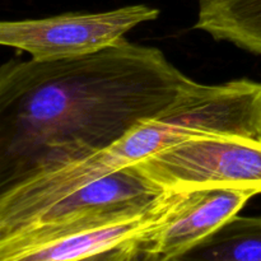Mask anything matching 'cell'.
Returning a JSON list of instances; mask_svg holds the SVG:
<instances>
[{"instance_id":"obj_1","label":"cell","mask_w":261,"mask_h":261,"mask_svg":"<svg viewBox=\"0 0 261 261\" xmlns=\"http://www.w3.org/2000/svg\"><path fill=\"white\" fill-rule=\"evenodd\" d=\"M195 81L157 47L121 40L99 53L0 68V193L110 147Z\"/></svg>"},{"instance_id":"obj_2","label":"cell","mask_w":261,"mask_h":261,"mask_svg":"<svg viewBox=\"0 0 261 261\" xmlns=\"http://www.w3.org/2000/svg\"><path fill=\"white\" fill-rule=\"evenodd\" d=\"M203 135L261 139L260 82H194L165 111L138 122L110 147L2 191L0 239L14 233L41 211L87 184Z\"/></svg>"},{"instance_id":"obj_3","label":"cell","mask_w":261,"mask_h":261,"mask_svg":"<svg viewBox=\"0 0 261 261\" xmlns=\"http://www.w3.org/2000/svg\"><path fill=\"white\" fill-rule=\"evenodd\" d=\"M161 193L239 189L261 194V139L203 135L133 165Z\"/></svg>"},{"instance_id":"obj_4","label":"cell","mask_w":261,"mask_h":261,"mask_svg":"<svg viewBox=\"0 0 261 261\" xmlns=\"http://www.w3.org/2000/svg\"><path fill=\"white\" fill-rule=\"evenodd\" d=\"M158 15L157 8L135 4L107 12L4 20L0 23V43L37 61L81 58L116 45L127 32Z\"/></svg>"},{"instance_id":"obj_5","label":"cell","mask_w":261,"mask_h":261,"mask_svg":"<svg viewBox=\"0 0 261 261\" xmlns=\"http://www.w3.org/2000/svg\"><path fill=\"white\" fill-rule=\"evenodd\" d=\"M184 193H163L144 211L51 239L0 247V261H76L145 240L168 219Z\"/></svg>"},{"instance_id":"obj_6","label":"cell","mask_w":261,"mask_h":261,"mask_svg":"<svg viewBox=\"0 0 261 261\" xmlns=\"http://www.w3.org/2000/svg\"><path fill=\"white\" fill-rule=\"evenodd\" d=\"M254 196H256L254 191L239 189L184 193L167 221L144 242L161 259L171 261L239 216Z\"/></svg>"},{"instance_id":"obj_7","label":"cell","mask_w":261,"mask_h":261,"mask_svg":"<svg viewBox=\"0 0 261 261\" xmlns=\"http://www.w3.org/2000/svg\"><path fill=\"white\" fill-rule=\"evenodd\" d=\"M195 28L261 56V0H200Z\"/></svg>"},{"instance_id":"obj_8","label":"cell","mask_w":261,"mask_h":261,"mask_svg":"<svg viewBox=\"0 0 261 261\" xmlns=\"http://www.w3.org/2000/svg\"><path fill=\"white\" fill-rule=\"evenodd\" d=\"M171 261H261V217L236 216Z\"/></svg>"},{"instance_id":"obj_9","label":"cell","mask_w":261,"mask_h":261,"mask_svg":"<svg viewBox=\"0 0 261 261\" xmlns=\"http://www.w3.org/2000/svg\"><path fill=\"white\" fill-rule=\"evenodd\" d=\"M138 241L127 242V244L121 245L119 247L109 250V251L101 252V254L93 255V256L86 257V259L76 260V261H126L129 257L130 252H132L133 247L135 246Z\"/></svg>"},{"instance_id":"obj_10","label":"cell","mask_w":261,"mask_h":261,"mask_svg":"<svg viewBox=\"0 0 261 261\" xmlns=\"http://www.w3.org/2000/svg\"><path fill=\"white\" fill-rule=\"evenodd\" d=\"M126 261H163L144 242V240H140L135 244V246L133 247L132 252H130L129 257Z\"/></svg>"},{"instance_id":"obj_11","label":"cell","mask_w":261,"mask_h":261,"mask_svg":"<svg viewBox=\"0 0 261 261\" xmlns=\"http://www.w3.org/2000/svg\"><path fill=\"white\" fill-rule=\"evenodd\" d=\"M163 261H165V260H163Z\"/></svg>"}]
</instances>
